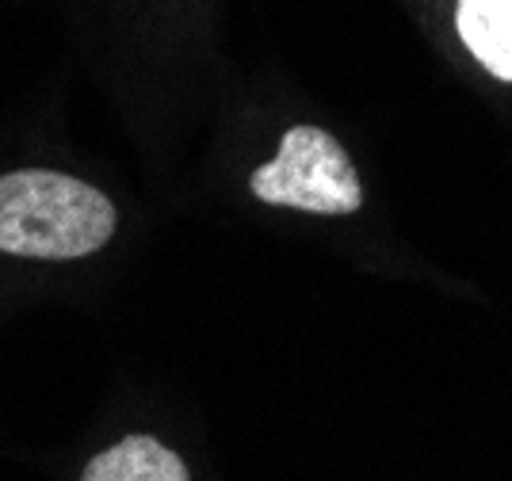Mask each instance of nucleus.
Returning a JSON list of instances; mask_svg holds the SVG:
<instances>
[{"label": "nucleus", "instance_id": "obj_1", "mask_svg": "<svg viewBox=\"0 0 512 481\" xmlns=\"http://www.w3.org/2000/svg\"><path fill=\"white\" fill-rule=\"evenodd\" d=\"M111 233L115 207L85 180L43 168L0 176V252L31 260H77L104 249Z\"/></svg>", "mask_w": 512, "mask_h": 481}, {"label": "nucleus", "instance_id": "obj_2", "mask_svg": "<svg viewBox=\"0 0 512 481\" xmlns=\"http://www.w3.org/2000/svg\"><path fill=\"white\" fill-rule=\"evenodd\" d=\"M253 195L272 207L356 214L363 188L344 146L321 126H291L272 165L253 172Z\"/></svg>", "mask_w": 512, "mask_h": 481}, {"label": "nucleus", "instance_id": "obj_3", "mask_svg": "<svg viewBox=\"0 0 512 481\" xmlns=\"http://www.w3.org/2000/svg\"><path fill=\"white\" fill-rule=\"evenodd\" d=\"M81 481H192L184 459L153 436H127L85 466Z\"/></svg>", "mask_w": 512, "mask_h": 481}, {"label": "nucleus", "instance_id": "obj_4", "mask_svg": "<svg viewBox=\"0 0 512 481\" xmlns=\"http://www.w3.org/2000/svg\"><path fill=\"white\" fill-rule=\"evenodd\" d=\"M459 35L493 77L512 81V0H459Z\"/></svg>", "mask_w": 512, "mask_h": 481}]
</instances>
